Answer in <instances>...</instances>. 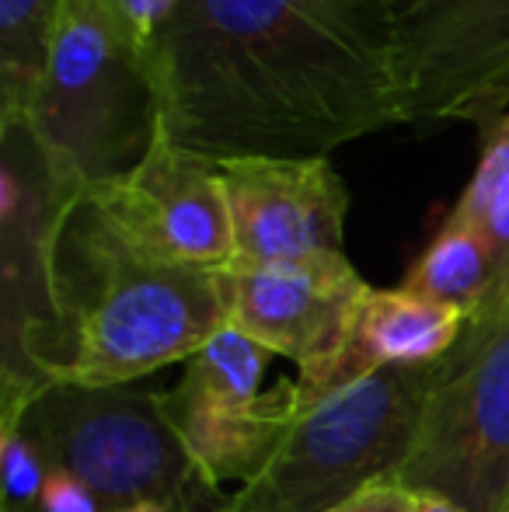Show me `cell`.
Returning a JSON list of instances; mask_svg holds the SVG:
<instances>
[{"instance_id": "6da1fadb", "label": "cell", "mask_w": 509, "mask_h": 512, "mask_svg": "<svg viewBox=\"0 0 509 512\" xmlns=\"http://www.w3.org/2000/svg\"><path fill=\"white\" fill-rule=\"evenodd\" d=\"M398 0H178L150 42L161 129L213 161L328 157L408 122Z\"/></svg>"}, {"instance_id": "7a4b0ae2", "label": "cell", "mask_w": 509, "mask_h": 512, "mask_svg": "<svg viewBox=\"0 0 509 512\" xmlns=\"http://www.w3.org/2000/svg\"><path fill=\"white\" fill-rule=\"evenodd\" d=\"M49 297L53 331L35 356L42 387H123L192 359L227 324L220 269L143 258L84 192L56 227Z\"/></svg>"}, {"instance_id": "3957f363", "label": "cell", "mask_w": 509, "mask_h": 512, "mask_svg": "<svg viewBox=\"0 0 509 512\" xmlns=\"http://www.w3.org/2000/svg\"><path fill=\"white\" fill-rule=\"evenodd\" d=\"M35 143L77 189L123 175L154 143V74L143 39L109 0H60L25 115Z\"/></svg>"}, {"instance_id": "277c9868", "label": "cell", "mask_w": 509, "mask_h": 512, "mask_svg": "<svg viewBox=\"0 0 509 512\" xmlns=\"http://www.w3.org/2000/svg\"><path fill=\"white\" fill-rule=\"evenodd\" d=\"M433 366H387L300 408L252 478L220 512H335L394 481L412 450Z\"/></svg>"}, {"instance_id": "5b68a950", "label": "cell", "mask_w": 509, "mask_h": 512, "mask_svg": "<svg viewBox=\"0 0 509 512\" xmlns=\"http://www.w3.org/2000/svg\"><path fill=\"white\" fill-rule=\"evenodd\" d=\"M4 415H18L46 464L88 485L105 512L140 506L220 512L224 506L185 457L161 394L49 384L21 411Z\"/></svg>"}, {"instance_id": "8992f818", "label": "cell", "mask_w": 509, "mask_h": 512, "mask_svg": "<svg viewBox=\"0 0 509 512\" xmlns=\"http://www.w3.org/2000/svg\"><path fill=\"white\" fill-rule=\"evenodd\" d=\"M394 485L464 512H509V314L468 321L436 363Z\"/></svg>"}, {"instance_id": "52a82bcc", "label": "cell", "mask_w": 509, "mask_h": 512, "mask_svg": "<svg viewBox=\"0 0 509 512\" xmlns=\"http://www.w3.org/2000/svg\"><path fill=\"white\" fill-rule=\"evenodd\" d=\"M269 349L224 324L192 359L161 408L182 443L189 464L210 492L220 495L224 481H248L286 425L300 415L297 380H279L262 391Z\"/></svg>"}, {"instance_id": "ba28073f", "label": "cell", "mask_w": 509, "mask_h": 512, "mask_svg": "<svg viewBox=\"0 0 509 512\" xmlns=\"http://www.w3.org/2000/svg\"><path fill=\"white\" fill-rule=\"evenodd\" d=\"M84 196L112 234L143 258L192 269H227L234 262L220 164L178 147L161 126L133 168L91 185Z\"/></svg>"}, {"instance_id": "9c48e42d", "label": "cell", "mask_w": 509, "mask_h": 512, "mask_svg": "<svg viewBox=\"0 0 509 512\" xmlns=\"http://www.w3.org/2000/svg\"><path fill=\"white\" fill-rule=\"evenodd\" d=\"M408 122H496L509 108V0H398Z\"/></svg>"}, {"instance_id": "30bf717a", "label": "cell", "mask_w": 509, "mask_h": 512, "mask_svg": "<svg viewBox=\"0 0 509 512\" xmlns=\"http://www.w3.org/2000/svg\"><path fill=\"white\" fill-rule=\"evenodd\" d=\"M234 227L231 265L342 255L349 189L328 157L217 161Z\"/></svg>"}, {"instance_id": "8fae6325", "label": "cell", "mask_w": 509, "mask_h": 512, "mask_svg": "<svg viewBox=\"0 0 509 512\" xmlns=\"http://www.w3.org/2000/svg\"><path fill=\"white\" fill-rule=\"evenodd\" d=\"M227 324L314 373L342 349L370 286L346 255L220 269Z\"/></svg>"}, {"instance_id": "7c38bea8", "label": "cell", "mask_w": 509, "mask_h": 512, "mask_svg": "<svg viewBox=\"0 0 509 512\" xmlns=\"http://www.w3.org/2000/svg\"><path fill=\"white\" fill-rule=\"evenodd\" d=\"M468 317L454 307L422 300L408 290H374L363 297L342 349L318 366L300 373V408L318 405L328 394L356 384L387 366H433L457 345Z\"/></svg>"}, {"instance_id": "4fadbf2b", "label": "cell", "mask_w": 509, "mask_h": 512, "mask_svg": "<svg viewBox=\"0 0 509 512\" xmlns=\"http://www.w3.org/2000/svg\"><path fill=\"white\" fill-rule=\"evenodd\" d=\"M450 220L485 234L492 255V293L482 317L509 314V112L482 126V154ZM478 321V317H475Z\"/></svg>"}, {"instance_id": "5bb4252c", "label": "cell", "mask_w": 509, "mask_h": 512, "mask_svg": "<svg viewBox=\"0 0 509 512\" xmlns=\"http://www.w3.org/2000/svg\"><path fill=\"white\" fill-rule=\"evenodd\" d=\"M401 290L461 310L468 321L482 317L492 293V255L485 234L447 216L440 234L405 276Z\"/></svg>"}, {"instance_id": "9a60e30c", "label": "cell", "mask_w": 509, "mask_h": 512, "mask_svg": "<svg viewBox=\"0 0 509 512\" xmlns=\"http://www.w3.org/2000/svg\"><path fill=\"white\" fill-rule=\"evenodd\" d=\"M60 0H0V122L25 115L42 77Z\"/></svg>"}, {"instance_id": "2e32d148", "label": "cell", "mask_w": 509, "mask_h": 512, "mask_svg": "<svg viewBox=\"0 0 509 512\" xmlns=\"http://www.w3.org/2000/svg\"><path fill=\"white\" fill-rule=\"evenodd\" d=\"M4 512H39L49 481V464L25 436L18 415H4Z\"/></svg>"}, {"instance_id": "e0dca14e", "label": "cell", "mask_w": 509, "mask_h": 512, "mask_svg": "<svg viewBox=\"0 0 509 512\" xmlns=\"http://www.w3.org/2000/svg\"><path fill=\"white\" fill-rule=\"evenodd\" d=\"M39 512H105V509L95 499V492L88 485H81L74 474L49 467V481H46V492H42Z\"/></svg>"}, {"instance_id": "ac0fdd59", "label": "cell", "mask_w": 509, "mask_h": 512, "mask_svg": "<svg viewBox=\"0 0 509 512\" xmlns=\"http://www.w3.org/2000/svg\"><path fill=\"white\" fill-rule=\"evenodd\" d=\"M109 4L123 14L126 25L140 35L143 46H147V53H150V42L157 39V32H161L164 21L171 18L178 0H109Z\"/></svg>"}, {"instance_id": "d6986e66", "label": "cell", "mask_w": 509, "mask_h": 512, "mask_svg": "<svg viewBox=\"0 0 509 512\" xmlns=\"http://www.w3.org/2000/svg\"><path fill=\"white\" fill-rule=\"evenodd\" d=\"M415 495L408 488L394 485V481H384V485H374L367 492H360L353 502L339 506L335 512H415Z\"/></svg>"}, {"instance_id": "ffe728a7", "label": "cell", "mask_w": 509, "mask_h": 512, "mask_svg": "<svg viewBox=\"0 0 509 512\" xmlns=\"http://www.w3.org/2000/svg\"><path fill=\"white\" fill-rule=\"evenodd\" d=\"M415 512H464L461 506H454V502L447 499H436V495H415Z\"/></svg>"}, {"instance_id": "44dd1931", "label": "cell", "mask_w": 509, "mask_h": 512, "mask_svg": "<svg viewBox=\"0 0 509 512\" xmlns=\"http://www.w3.org/2000/svg\"><path fill=\"white\" fill-rule=\"evenodd\" d=\"M126 512H168V509H161V506H140V509H126Z\"/></svg>"}]
</instances>
